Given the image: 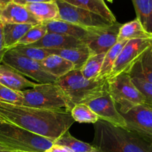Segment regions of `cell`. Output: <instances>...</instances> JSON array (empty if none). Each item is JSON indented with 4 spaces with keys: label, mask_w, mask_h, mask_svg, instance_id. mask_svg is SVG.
Instances as JSON below:
<instances>
[{
    "label": "cell",
    "mask_w": 152,
    "mask_h": 152,
    "mask_svg": "<svg viewBox=\"0 0 152 152\" xmlns=\"http://www.w3.org/2000/svg\"><path fill=\"white\" fill-rule=\"evenodd\" d=\"M40 65L48 74L57 80L75 69L74 64L55 54H51L46 57L40 62Z\"/></svg>",
    "instance_id": "18"
},
{
    "label": "cell",
    "mask_w": 152,
    "mask_h": 152,
    "mask_svg": "<svg viewBox=\"0 0 152 152\" xmlns=\"http://www.w3.org/2000/svg\"><path fill=\"white\" fill-rule=\"evenodd\" d=\"M55 0H13V1L16 4H21V5H26L28 4L37 2H45V1H53Z\"/></svg>",
    "instance_id": "35"
},
{
    "label": "cell",
    "mask_w": 152,
    "mask_h": 152,
    "mask_svg": "<svg viewBox=\"0 0 152 152\" xmlns=\"http://www.w3.org/2000/svg\"><path fill=\"white\" fill-rule=\"evenodd\" d=\"M68 99L71 108L77 104H84L107 89V79L87 80L80 70H73L56 82Z\"/></svg>",
    "instance_id": "3"
},
{
    "label": "cell",
    "mask_w": 152,
    "mask_h": 152,
    "mask_svg": "<svg viewBox=\"0 0 152 152\" xmlns=\"http://www.w3.org/2000/svg\"><path fill=\"white\" fill-rule=\"evenodd\" d=\"M105 53L91 54L80 69L83 77L87 80H98Z\"/></svg>",
    "instance_id": "27"
},
{
    "label": "cell",
    "mask_w": 152,
    "mask_h": 152,
    "mask_svg": "<svg viewBox=\"0 0 152 152\" xmlns=\"http://www.w3.org/2000/svg\"><path fill=\"white\" fill-rule=\"evenodd\" d=\"M152 42V39H137L129 40L122 49L113 66L110 77H115L122 73H128L131 67L144 50ZM107 78V79H108Z\"/></svg>",
    "instance_id": "11"
},
{
    "label": "cell",
    "mask_w": 152,
    "mask_h": 152,
    "mask_svg": "<svg viewBox=\"0 0 152 152\" xmlns=\"http://www.w3.org/2000/svg\"><path fill=\"white\" fill-rule=\"evenodd\" d=\"M68 4L81 7L102 16L111 23L117 22L115 16L108 8L104 0H63Z\"/></svg>",
    "instance_id": "20"
},
{
    "label": "cell",
    "mask_w": 152,
    "mask_h": 152,
    "mask_svg": "<svg viewBox=\"0 0 152 152\" xmlns=\"http://www.w3.org/2000/svg\"><path fill=\"white\" fill-rule=\"evenodd\" d=\"M121 25L117 22L105 28L91 29L85 44L92 54L106 53L117 42Z\"/></svg>",
    "instance_id": "10"
},
{
    "label": "cell",
    "mask_w": 152,
    "mask_h": 152,
    "mask_svg": "<svg viewBox=\"0 0 152 152\" xmlns=\"http://www.w3.org/2000/svg\"><path fill=\"white\" fill-rule=\"evenodd\" d=\"M10 2H13V0H0V5L4 7Z\"/></svg>",
    "instance_id": "36"
},
{
    "label": "cell",
    "mask_w": 152,
    "mask_h": 152,
    "mask_svg": "<svg viewBox=\"0 0 152 152\" xmlns=\"http://www.w3.org/2000/svg\"><path fill=\"white\" fill-rule=\"evenodd\" d=\"M137 39H152V36L144 30L137 19L121 25L119 31L117 42Z\"/></svg>",
    "instance_id": "23"
},
{
    "label": "cell",
    "mask_w": 152,
    "mask_h": 152,
    "mask_svg": "<svg viewBox=\"0 0 152 152\" xmlns=\"http://www.w3.org/2000/svg\"><path fill=\"white\" fill-rule=\"evenodd\" d=\"M127 74L152 84V42L138 57Z\"/></svg>",
    "instance_id": "15"
},
{
    "label": "cell",
    "mask_w": 152,
    "mask_h": 152,
    "mask_svg": "<svg viewBox=\"0 0 152 152\" xmlns=\"http://www.w3.org/2000/svg\"><path fill=\"white\" fill-rule=\"evenodd\" d=\"M48 33L47 27L44 22L34 25L17 43L16 46L31 45L39 41ZM15 48V47H14Z\"/></svg>",
    "instance_id": "30"
},
{
    "label": "cell",
    "mask_w": 152,
    "mask_h": 152,
    "mask_svg": "<svg viewBox=\"0 0 152 152\" xmlns=\"http://www.w3.org/2000/svg\"><path fill=\"white\" fill-rule=\"evenodd\" d=\"M44 23L47 27L48 32L56 33V34L69 36L80 41H83L84 43L91 30L86 29L83 27L61 19L48 21V22H45Z\"/></svg>",
    "instance_id": "17"
},
{
    "label": "cell",
    "mask_w": 152,
    "mask_h": 152,
    "mask_svg": "<svg viewBox=\"0 0 152 152\" xmlns=\"http://www.w3.org/2000/svg\"><path fill=\"white\" fill-rule=\"evenodd\" d=\"M34 25L31 24H2V34L4 48L16 47L19 40Z\"/></svg>",
    "instance_id": "21"
},
{
    "label": "cell",
    "mask_w": 152,
    "mask_h": 152,
    "mask_svg": "<svg viewBox=\"0 0 152 152\" xmlns=\"http://www.w3.org/2000/svg\"><path fill=\"white\" fill-rule=\"evenodd\" d=\"M1 24H31L37 25L39 22L25 7V6L10 2L2 7L0 12Z\"/></svg>",
    "instance_id": "13"
},
{
    "label": "cell",
    "mask_w": 152,
    "mask_h": 152,
    "mask_svg": "<svg viewBox=\"0 0 152 152\" xmlns=\"http://www.w3.org/2000/svg\"><path fill=\"white\" fill-rule=\"evenodd\" d=\"M11 49H13L14 51H16L19 54L39 62L48 56L53 54L52 49L33 47V46L30 45H19Z\"/></svg>",
    "instance_id": "29"
},
{
    "label": "cell",
    "mask_w": 152,
    "mask_h": 152,
    "mask_svg": "<svg viewBox=\"0 0 152 152\" xmlns=\"http://www.w3.org/2000/svg\"><path fill=\"white\" fill-rule=\"evenodd\" d=\"M0 119L53 142L75 122L68 111L39 109L2 101H0Z\"/></svg>",
    "instance_id": "1"
},
{
    "label": "cell",
    "mask_w": 152,
    "mask_h": 152,
    "mask_svg": "<svg viewBox=\"0 0 152 152\" xmlns=\"http://www.w3.org/2000/svg\"><path fill=\"white\" fill-rule=\"evenodd\" d=\"M7 50V48H4V39H3V34H2V24L0 22V65L1 63V60L4 56V53Z\"/></svg>",
    "instance_id": "33"
},
{
    "label": "cell",
    "mask_w": 152,
    "mask_h": 152,
    "mask_svg": "<svg viewBox=\"0 0 152 152\" xmlns=\"http://www.w3.org/2000/svg\"><path fill=\"white\" fill-rule=\"evenodd\" d=\"M108 91L119 111L125 114L133 107L145 103V98L132 82L127 73H122L115 77L107 79Z\"/></svg>",
    "instance_id": "6"
},
{
    "label": "cell",
    "mask_w": 152,
    "mask_h": 152,
    "mask_svg": "<svg viewBox=\"0 0 152 152\" xmlns=\"http://www.w3.org/2000/svg\"><path fill=\"white\" fill-rule=\"evenodd\" d=\"M0 152H12L10 151V150L7 149L6 147H4V145L1 143H0Z\"/></svg>",
    "instance_id": "37"
},
{
    "label": "cell",
    "mask_w": 152,
    "mask_h": 152,
    "mask_svg": "<svg viewBox=\"0 0 152 152\" xmlns=\"http://www.w3.org/2000/svg\"><path fill=\"white\" fill-rule=\"evenodd\" d=\"M71 115L75 122L80 123H92L99 120V117L86 104H77L72 108Z\"/></svg>",
    "instance_id": "28"
},
{
    "label": "cell",
    "mask_w": 152,
    "mask_h": 152,
    "mask_svg": "<svg viewBox=\"0 0 152 152\" xmlns=\"http://www.w3.org/2000/svg\"><path fill=\"white\" fill-rule=\"evenodd\" d=\"M45 152H72L70 149L65 146L53 144L48 149L46 150Z\"/></svg>",
    "instance_id": "34"
},
{
    "label": "cell",
    "mask_w": 152,
    "mask_h": 152,
    "mask_svg": "<svg viewBox=\"0 0 152 152\" xmlns=\"http://www.w3.org/2000/svg\"><path fill=\"white\" fill-rule=\"evenodd\" d=\"M84 104L88 105L99 117V120L107 122L113 126L126 127L125 119L120 113L117 105L108 93V85L105 91Z\"/></svg>",
    "instance_id": "9"
},
{
    "label": "cell",
    "mask_w": 152,
    "mask_h": 152,
    "mask_svg": "<svg viewBox=\"0 0 152 152\" xmlns=\"http://www.w3.org/2000/svg\"><path fill=\"white\" fill-rule=\"evenodd\" d=\"M30 46L47 49H65L85 47L86 45L83 41L69 36L48 32L39 41Z\"/></svg>",
    "instance_id": "14"
},
{
    "label": "cell",
    "mask_w": 152,
    "mask_h": 152,
    "mask_svg": "<svg viewBox=\"0 0 152 152\" xmlns=\"http://www.w3.org/2000/svg\"><path fill=\"white\" fill-rule=\"evenodd\" d=\"M92 152H101L100 151H99V150H98L97 148H95V150L94 151H92Z\"/></svg>",
    "instance_id": "38"
},
{
    "label": "cell",
    "mask_w": 152,
    "mask_h": 152,
    "mask_svg": "<svg viewBox=\"0 0 152 152\" xmlns=\"http://www.w3.org/2000/svg\"><path fill=\"white\" fill-rule=\"evenodd\" d=\"M132 82L135 85L138 90L141 92L145 98V105L152 108V84L140 80L138 78H132Z\"/></svg>",
    "instance_id": "32"
},
{
    "label": "cell",
    "mask_w": 152,
    "mask_h": 152,
    "mask_svg": "<svg viewBox=\"0 0 152 152\" xmlns=\"http://www.w3.org/2000/svg\"><path fill=\"white\" fill-rule=\"evenodd\" d=\"M128 42V40L124 41L117 42L106 53H105V58H104L103 62H102V68L99 73L97 79L98 80H103L107 79L109 77L110 74L111 72L113 66L114 65L116 59L118 57L119 54L121 52L122 49L123 48L126 43Z\"/></svg>",
    "instance_id": "25"
},
{
    "label": "cell",
    "mask_w": 152,
    "mask_h": 152,
    "mask_svg": "<svg viewBox=\"0 0 152 152\" xmlns=\"http://www.w3.org/2000/svg\"><path fill=\"white\" fill-rule=\"evenodd\" d=\"M1 65H6L25 77H29L39 83H54L57 80L43 69L39 62L19 54L13 49L6 51Z\"/></svg>",
    "instance_id": "7"
},
{
    "label": "cell",
    "mask_w": 152,
    "mask_h": 152,
    "mask_svg": "<svg viewBox=\"0 0 152 152\" xmlns=\"http://www.w3.org/2000/svg\"><path fill=\"white\" fill-rule=\"evenodd\" d=\"M1 8H2V7H1V6L0 5V12H1Z\"/></svg>",
    "instance_id": "39"
},
{
    "label": "cell",
    "mask_w": 152,
    "mask_h": 152,
    "mask_svg": "<svg viewBox=\"0 0 152 152\" xmlns=\"http://www.w3.org/2000/svg\"><path fill=\"white\" fill-rule=\"evenodd\" d=\"M128 129L152 139V108L142 105L133 107L122 114Z\"/></svg>",
    "instance_id": "12"
},
{
    "label": "cell",
    "mask_w": 152,
    "mask_h": 152,
    "mask_svg": "<svg viewBox=\"0 0 152 152\" xmlns=\"http://www.w3.org/2000/svg\"><path fill=\"white\" fill-rule=\"evenodd\" d=\"M53 144L66 147L72 152H92L96 148L93 145L74 137L68 131L55 140Z\"/></svg>",
    "instance_id": "26"
},
{
    "label": "cell",
    "mask_w": 152,
    "mask_h": 152,
    "mask_svg": "<svg viewBox=\"0 0 152 152\" xmlns=\"http://www.w3.org/2000/svg\"><path fill=\"white\" fill-rule=\"evenodd\" d=\"M14 152H25V151H14Z\"/></svg>",
    "instance_id": "41"
},
{
    "label": "cell",
    "mask_w": 152,
    "mask_h": 152,
    "mask_svg": "<svg viewBox=\"0 0 152 152\" xmlns=\"http://www.w3.org/2000/svg\"><path fill=\"white\" fill-rule=\"evenodd\" d=\"M108 1H110V2H112L113 0H108Z\"/></svg>",
    "instance_id": "40"
},
{
    "label": "cell",
    "mask_w": 152,
    "mask_h": 152,
    "mask_svg": "<svg viewBox=\"0 0 152 152\" xmlns=\"http://www.w3.org/2000/svg\"><path fill=\"white\" fill-rule=\"evenodd\" d=\"M139 20L144 30L152 36V0H132Z\"/></svg>",
    "instance_id": "24"
},
{
    "label": "cell",
    "mask_w": 152,
    "mask_h": 152,
    "mask_svg": "<svg viewBox=\"0 0 152 152\" xmlns=\"http://www.w3.org/2000/svg\"><path fill=\"white\" fill-rule=\"evenodd\" d=\"M94 129L93 145L101 152H152V139L127 128L99 120Z\"/></svg>",
    "instance_id": "2"
},
{
    "label": "cell",
    "mask_w": 152,
    "mask_h": 152,
    "mask_svg": "<svg viewBox=\"0 0 152 152\" xmlns=\"http://www.w3.org/2000/svg\"><path fill=\"white\" fill-rule=\"evenodd\" d=\"M19 92L23 97V106L50 111H66L70 113L72 109L56 83H37L34 88Z\"/></svg>",
    "instance_id": "5"
},
{
    "label": "cell",
    "mask_w": 152,
    "mask_h": 152,
    "mask_svg": "<svg viewBox=\"0 0 152 152\" xmlns=\"http://www.w3.org/2000/svg\"><path fill=\"white\" fill-rule=\"evenodd\" d=\"M1 120H1V119H0V121H1Z\"/></svg>",
    "instance_id": "42"
},
{
    "label": "cell",
    "mask_w": 152,
    "mask_h": 152,
    "mask_svg": "<svg viewBox=\"0 0 152 152\" xmlns=\"http://www.w3.org/2000/svg\"><path fill=\"white\" fill-rule=\"evenodd\" d=\"M37 83H33L14 70L0 65V85L13 90L20 91L34 88Z\"/></svg>",
    "instance_id": "16"
},
{
    "label": "cell",
    "mask_w": 152,
    "mask_h": 152,
    "mask_svg": "<svg viewBox=\"0 0 152 152\" xmlns=\"http://www.w3.org/2000/svg\"><path fill=\"white\" fill-rule=\"evenodd\" d=\"M0 143L12 152H45L53 145V141L1 120Z\"/></svg>",
    "instance_id": "4"
},
{
    "label": "cell",
    "mask_w": 152,
    "mask_h": 152,
    "mask_svg": "<svg viewBox=\"0 0 152 152\" xmlns=\"http://www.w3.org/2000/svg\"><path fill=\"white\" fill-rule=\"evenodd\" d=\"M39 22L59 19V8L56 1L31 3L25 5Z\"/></svg>",
    "instance_id": "19"
},
{
    "label": "cell",
    "mask_w": 152,
    "mask_h": 152,
    "mask_svg": "<svg viewBox=\"0 0 152 152\" xmlns=\"http://www.w3.org/2000/svg\"><path fill=\"white\" fill-rule=\"evenodd\" d=\"M59 8V19L79 25L86 29L108 27L113 23L92 12L68 4L63 0H55Z\"/></svg>",
    "instance_id": "8"
},
{
    "label": "cell",
    "mask_w": 152,
    "mask_h": 152,
    "mask_svg": "<svg viewBox=\"0 0 152 152\" xmlns=\"http://www.w3.org/2000/svg\"><path fill=\"white\" fill-rule=\"evenodd\" d=\"M52 53L61 56L74 64V70H80L92 54L87 46L65 49H52Z\"/></svg>",
    "instance_id": "22"
},
{
    "label": "cell",
    "mask_w": 152,
    "mask_h": 152,
    "mask_svg": "<svg viewBox=\"0 0 152 152\" xmlns=\"http://www.w3.org/2000/svg\"><path fill=\"white\" fill-rule=\"evenodd\" d=\"M0 101L15 105H22L23 97L19 91L0 85Z\"/></svg>",
    "instance_id": "31"
}]
</instances>
